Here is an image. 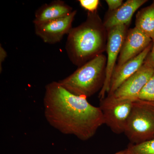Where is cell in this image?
I'll return each mask as SVG.
<instances>
[{"label":"cell","mask_w":154,"mask_h":154,"mask_svg":"<svg viewBox=\"0 0 154 154\" xmlns=\"http://www.w3.org/2000/svg\"><path fill=\"white\" fill-rule=\"evenodd\" d=\"M45 89V117L61 133L88 140L105 124L100 107L91 105L86 97L72 94L58 82L48 84Z\"/></svg>","instance_id":"6da1fadb"},{"label":"cell","mask_w":154,"mask_h":154,"mask_svg":"<svg viewBox=\"0 0 154 154\" xmlns=\"http://www.w3.org/2000/svg\"><path fill=\"white\" fill-rule=\"evenodd\" d=\"M107 36L108 30L97 12H88L85 21L69 33L66 49L70 60L79 67L103 54Z\"/></svg>","instance_id":"7a4b0ae2"},{"label":"cell","mask_w":154,"mask_h":154,"mask_svg":"<svg viewBox=\"0 0 154 154\" xmlns=\"http://www.w3.org/2000/svg\"><path fill=\"white\" fill-rule=\"evenodd\" d=\"M107 58L104 54L79 67L58 82L69 92L88 98L102 90L106 79Z\"/></svg>","instance_id":"3957f363"},{"label":"cell","mask_w":154,"mask_h":154,"mask_svg":"<svg viewBox=\"0 0 154 154\" xmlns=\"http://www.w3.org/2000/svg\"><path fill=\"white\" fill-rule=\"evenodd\" d=\"M124 134L133 144L154 138V102L134 101Z\"/></svg>","instance_id":"277c9868"},{"label":"cell","mask_w":154,"mask_h":154,"mask_svg":"<svg viewBox=\"0 0 154 154\" xmlns=\"http://www.w3.org/2000/svg\"><path fill=\"white\" fill-rule=\"evenodd\" d=\"M133 101L106 96L100 100V107L106 124L114 133H124Z\"/></svg>","instance_id":"5b68a950"},{"label":"cell","mask_w":154,"mask_h":154,"mask_svg":"<svg viewBox=\"0 0 154 154\" xmlns=\"http://www.w3.org/2000/svg\"><path fill=\"white\" fill-rule=\"evenodd\" d=\"M128 25H120L108 30V36L106 52L107 54L106 65V79L105 84L99 92L100 100L104 99L109 91L110 80L116 65L119 56L127 33L128 30Z\"/></svg>","instance_id":"8992f818"},{"label":"cell","mask_w":154,"mask_h":154,"mask_svg":"<svg viewBox=\"0 0 154 154\" xmlns=\"http://www.w3.org/2000/svg\"><path fill=\"white\" fill-rule=\"evenodd\" d=\"M154 74V67L146 57L140 68L122 83L111 96L118 99L137 100L141 91Z\"/></svg>","instance_id":"52a82bcc"},{"label":"cell","mask_w":154,"mask_h":154,"mask_svg":"<svg viewBox=\"0 0 154 154\" xmlns=\"http://www.w3.org/2000/svg\"><path fill=\"white\" fill-rule=\"evenodd\" d=\"M77 12L74 11L63 18L34 25L35 33L45 43L54 44L60 42L72 28V24Z\"/></svg>","instance_id":"ba28073f"},{"label":"cell","mask_w":154,"mask_h":154,"mask_svg":"<svg viewBox=\"0 0 154 154\" xmlns=\"http://www.w3.org/2000/svg\"><path fill=\"white\" fill-rule=\"evenodd\" d=\"M152 40L134 27L128 30L115 67H118L127 61L141 53Z\"/></svg>","instance_id":"9c48e42d"},{"label":"cell","mask_w":154,"mask_h":154,"mask_svg":"<svg viewBox=\"0 0 154 154\" xmlns=\"http://www.w3.org/2000/svg\"><path fill=\"white\" fill-rule=\"evenodd\" d=\"M152 45L153 42L137 56L128 61L121 66L115 68L110 80L107 96L113 95L122 83L140 68L151 51Z\"/></svg>","instance_id":"30bf717a"},{"label":"cell","mask_w":154,"mask_h":154,"mask_svg":"<svg viewBox=\"0 0 154 154\" xmlns=\"http://www.w3.org/2000/svg\"><path fill=\"white\" fill-rule=\"evenodd\" d=\"M147 2L146 0H128L117 10L108 12L103 21L105 28L108 30L120 25L129 26L136 11Z\"/></svg>","instance_id":"8fae6325"},{"label":"cell","mask_w":154,"mask_h":154,"mask_svg":"<svg viewBox=\"0 0 154 154\" xmlns=\"http://www.w3.org/2000/svg\"><path fill=\"white\" fill-rule=\"evenodd\" d=\"M72 8L63 1L57 0L41 6L35 13L34 25L61 19L71 14Z\"/></svg>","instance_id":"7c38bea8"},{"label":"cell","mask_w":154,"mask_h":154,"mask_svg":"<svg viewBox=\"0 0 154 154\" xmlns=\"http://www.w3.org/2000/svg\"><path fill=\"white\" fill-rule=\"evenodd\" d=\"M135 27L144 34L154 39V2L151 5L141 9L136 16Z\"/></svg>","instance_id":"4fadbf2b"},{"label":"cell","mask_w":154,"mask_h":154,"mask_svg":"<svg viewBox=\"0 0 154 154\" xmlns=\"http://www.w3.org/2000/svg\"><path fill=\"white\" fill-rule=\"evenodd\" d=\"M126 154H154V138L138 144L130 143Z\"/></svg>","instance_id":"5bb4252c"},{"label":"cell","mask_w":154,"mask_h":154,"mask_svg":"<svg viewBox=\"0 0 154 154\" xmlns=\"http://www.w3.org/2000/svg\"><path fill=\"white\" fill-rule=\"evenodd\" d=\"M138 99L154 102V74L141 91Z\"/></svg>","instance_id":"9a60e30c"},{"label":"cell","mask_w":154,"mask_h":154,"mask_svg":"<svg viewBox=\"0 0 154 154\" xmlns=\"http://www.w3.org/2000/svg\"><path fill=\"white\" fill-rule=\"evenodd\" d=\"M79 2L81 6L88 12H97L99 4V0H79Z\"/></svg>","instance_id":"2e32d148"},{"label":"cell","mask_w":154,"mask_h":154,"mask_svg":"<svg viewBox=\"0 0 154 154\" xmlns=\"http://www.w3.org/2000/svg\"><path fill=\"white\" fill-rule=\"evenodd\" d=\"M108 12H112L118 9L123 4L122 0H106Z\"/></svg>","instance_id":"e0dca14e"},{"label":"cell","mask_w":154,"mask_h":154,"mask_svg":"<svg viewBox=\"0 0 154 154\" xmlns=\"http://www.w3.org/2000/svg\"><path fill=\"white\" fill-rule=\"evenodd\" d=\"M7 56V53L5 50L1 45L0 46V71L1 72L2 71V64L3 62L5 60Z\"/></svg>","instance_id":"ac0fdd59"},{"label":"cell","mask_w":154,"mask_h":154,"mask_svg":"<svg viewBox=\"0 0 154 154\" xmlns=\"http://www.w3.org/2000/svg\"><path fill=\"white\" fill-rule=\"evenodd\" d=\"M147 58L149 61L152 66L154 68V39L153 40V45L151 51L149 53Z\"/></svg>","instance_id":"d6986e66"},{"label":"cell","mask_w":154,"mask_h":154,"mask_svg":"<svg viewBox=\"0 0 154 154\" xmlns=\"http://www.w3.org/2000/svg\"><path fill=\"white\" fill-rule=\"evenodd\" d=\"M114 154H126V151H125V149L123 150H121L120 151L117 152L115 153Z\"/></svg>","instance_id":"ffe728a7"},{"label":"cell","mask_w":154,"mask_h":154,"mask_svg":"<svg viewBox=\"0 0 154 154\" xmlns=\"http://www.w3.org/2000/svg\"><path fill=\"white\" fill-rule=\"evenodd\" d=\"M153 2H154V1H153Z\"/></svg>","instance_id":"44dd1931"}]
</instances>
